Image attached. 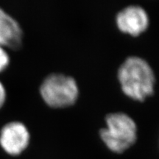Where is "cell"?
<instances>
[{"mask_svg":"<svg viewBox=\"0 0 159 159\" xmlns=\"http://www.w3.org/2000/svg\"><path fill=\"white\" fill-rule=\"evenodd\" d=\"M7 97V93L6 87L4 83L0 80V110L3 108L6 103Z\"/></svg>","mask_w":159,"mask_h":159,"instance_id":"obj_8","label":"cell"},{"mask_svg":"<svg viewBox=\"0 0 159 159\" xmlns=\"http://www.w3.org/2000/svg\"><path fill=\"white\" fill-rule=\"evenodd\" d=\"M105 122L106 126L100 129L99 135L112 152L122 153L136 142L137 125L126 113H110L105 116Z\"/></svg>","mask_w":159,"mask_h":159,"instance_id":"obj_2","label":"cell"},{"mask_svg":"<svg viewBox=\"0 0 159 159\" xmlns=\"http://www.w3.org/2000/svg\"><path fill=\"white\" fill-rule=\"evenodd\" d=\"M30 134L25 123L11 121L0 129V148L12 156H19L28 148Z\"/></svg>","mask_w":159,"mask_h":159,"instance_id":"obj_4","label":"cell"},{"mask_svg":"<svg viewBox=\"0 0 159 159\" xmlns=\"http://www.w3.org/2000/svg\"><path fill=\"white\" fill-rule=\"evenodd\" d=\"M116 24L119 30L134 36L140 35L148 29L150 19L142 6L130 5L116 13Z\"/></svg>","mask_w":159,"mask_h":159,"instance_id":"obj_5","label":"cell"},{"mask_svg":"<svg viewBox=\"0 0 159 159\" xmlns=\"http://www.w3.org/2000/svg\"><path fill=\"white\" fill-rule=\"evenodd\" d=\"M11 63V57L7 49L0 46V74L8 68Z\"/></svg>","mask_w":159,"mask_h":159,"instance_id":"obj_7","label":"cell"},{"mask_svg":"<svg viewBox=\"0 0 159 159\" xmlns=\"http://www.w3.org/2000/svg\"><path fill=\"white\" fill-rule=\"evenodd\" d=\"M121 89L127 96L143 101L154 92L156 76L146 60L132 55L125 60L117 71Z\"/></svg>","mask_w":159,"mask_h":159,"instance_id":"obj_1","label":"cell"},{"mask_svg":"<svg viewBox=\"0 0 159 159\" xmlns=\"http://www.w3.org/2000/svg\"><path fill=\"white\" fill-rule=\"evenodd\" d=\"M43 101L52 108H66L76 102L79 87L74 77L63 73H51L39 88Z\"/></svg>","mask_w":159,"mask_h":159,"instance_id":"obj_3","label":"cell"},{"mask_svg":"<svg viewBox=\"0 0 159 159\" xmlns=\"http://www.w3.org/2000/svg\"><path fill=\"white\" fill-rule=\"evenodd\" d=\"M24 32L19 21L0 7V46L18 50L22 46Z\"/></svg>","mask_w":159,"mask_h":159,"instance_id":"obj_6","label":"cell"}]
</instances>
